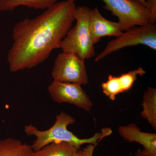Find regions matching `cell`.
Returning <instances> with one entry per match:
<instances>
[{"label":"cell","instance_id":"cell-1","mask_svg":"<svg viewBox=\"0 0 156 156\" xmlns=\"http://www.w3.org/2000/svg\"><path fill=\"white\" fill-rule=\"evenodd\" d=\"M76 9L74 2L63 0L35 18L16 23L7 57L10 71L33 68L46 61L53 50L60 49L75 20Z\"/></svg>","mask_w":156,"mask_h":156},{"label":"cell","instance_id":"cell-2","mask_svg":"<svg viewBox=\"0 0 156 156\" xmlns=\"http://www.w3.org/2000/svg\"><path fill=\"white\" fill-rule=\"evenodd\" d=\"M75 119L65 112L57 115L54 125L48 130L41 131L32 125H26L24 130L27 136H35L31 146L34 151L40 150L52 143L66 142L80 149L85 144L95 145L99 140L112 133L110 129H103L100 133H95L92 137L81 139L68 129V126L76 122Z\"/></svg>","mask_w":156,"mask_h":156},{"label":"cell","instance_id":"cell-3","mask_svg":"<svg viewBox=\"0 0 156 156\" xmlns=\"http://www.w3.org/2000/svg\"><path fill=\"white\" fill-rule=\"evenodd\" d=\"M91 11V9L87 6L76 7V25L68 31L60 48L63 52L74 53L85 60L96 54L89 28Z\"/></svg>","mask_w":156,"mask_h":156},{"label":"cell","instance_id":"cell-4","mask_svg":"<svg viewBox=\"0 0 156 156\" xmlns=\"http://www.w3.org/2000/svg\"><path fill=\"white\" fill-rule=\"evenodd\" d=\"M142 45L156 50V25L136 26L123 32L119 36L108 42L105 48L96 56V62L112 53L126 47Z\"/></svg>","mask_w":156,"mask_h":156},{"label":"cell","instance_id":"cell-5","mask_svg":"<svg viewBox=\"0 0 156 156\" xmlns=\"http://www.w3.org/2000/svg\"><path fill=\"white\" fill-rule=\"evenodd\" d=\"M103 8L118 17L122 31L136 26L151 24L146 7L136 0H101Z\"/></svg>","mask_w":156,"mask_h":156},{"label":"cell","instance_id":"cell-6","mask_svg":"<svg viewBox=\"0 0 156 156\" xmlns=\"http://www.w3.org/2000/svg\"><path fill=\"white\" fill-rule=\"evenodd\" d=\"M85 61L74 53L62 51L54 61L51 73L53 80L81 86L89 84Z\"/></svg>","mask_w":156,"mask_h":156},{"label":"cell","instance_id":"cell-7","mask_svg":"<svg viewBox=\"0 0 156 156\" xmlns=\"http://www.w3.org/2000/svg\"><path fill=\"white\" fill-rule=\"evenodd\" d=\"M49 95L56 103H68L90 112L93 103L80 84L53 80L48 88Z\"/></svg>","mask_w":156,"mask_h":156},{"label":"cell","instance_id":"cell-8","mask_svg":"<svg viewBox=\"0 0 156 156\" xmlns=\"http://www.w3.org/2000/svg\"><path fill=\"white\" fill-rule=\"evenodd\" d=\"M145 73L144 69L139 67L118 76L109 75L107 80L101 83L102 92L111 100L114 101L117 95L131 89L138 76H143Z\"/></svg>","mask_w":156,"mask_h":156},{"label":"cell","instance_id":"cell-9","mask_svg":"<svg viewBox=\"0 0 156 156\" xmlns=\"http://www.w3.org/2000/svg\"><path fill=\"white\" fill-rule=\"evenodd\" d=\"M118 132L124 140L128 142L138 143L143 147L141 152L147 156H156V134L141 131L134 123L120 126Z\"/></svg>","mask_w":156,"mask_h":156},{"label":"cell","instance_id":"cell-10","mask_svg":"<svg viewBox=\"0 0 156 156\" xmlns=\"http://www.w3.org/2000/svg\"><path fill=\"white\" fill-rule=\"evenodd\" d=\"M89 28L92 41L95 45L103 37H116L123 32L119 23L111 21L105 18L97 7L91 9Z\"/></svg>","mask_w":156,"mask_h":156},{"label":"cell","instance_id":"cell-11","mask_svg":"<svg viewBox=\"0 0 156 156\" xmlns=\"http://www.w3.org/2000/svg\"><path fill=\"white\" fill-rule=\"evenodd\" d=\"M60 1L61 0H0V12L12 11L20 6L36 10H46ZM68 1L75 2L76 0Z\"/></svg>","mask_w":156,"mask_h":156},{"label":"cell","instance_id":"cell-12","mask_svg":"<svg viewBox=\"0 0 156 156\" xmlns=\"http://www.w3.org/2000/svg\"><path fill=\"white\" fill-rule=\"evenodd\" d=\"M33 150L31 145L15 138L0 140V156H31Z\"/></svg>","mask_w":156,"mask_h":156},{"label":"cell","instance_id":"cell-13","mask_svg":"<svg viewBox=\"0 0 156 156\" xmlns=\"http://www.w3.org/2000/svg\"><path fill=\"white\" fill-rule=\"evenodd\" d=\"M141 104L142 111L140 115L147 121L154 130H156V89L148 87L144 93Z\"/></svg>","mask_w":156,"mask_h":156},{"label":"cell","instance_id":"cell-14","mask_svg":"<svg viewBox=\"0 0 156 156\" xmlns=\"http://www.w3.org/2000/svg\"><path fill=\"white\" fill-rule=\"evenodd\" d=\"M79 149L68 143H52L33 151L31 156H75Z\"/></svg>","mask_w":156,"mask_h":156},{"label":"cell","instance_id":"cell-15","mask_svg":"<svg viewBox=\"0 0 156 156\" xmlns=\"http://www.w3.org/2000/svg\"><path fill=\"white\" fill-rule=\"evenodd\" d=\"M146 7L150 14L151 24H155L156 21V0H145Z\"/></svg>","mask_w":156,"mask_h":156},{"label":"cell","instance_id":"cell-16","mask_svg":"<svg viewBox=\"0 0 156 156\" xmlns=\"http://www.w3.org/2000/svg\"><path fill=\"white\" fill-rule=\"evenodd\" d=\"M95 146L92 144H89L87 147L82 150H78L75 156H92Z\"/></svg>","mask_w":156,"mask_h":156},{"label":"cell","instance_id":"cell-17","mask_svg":"<svg viewBox=\"0 0 156 156\" xmlns=\"http://www.w3.org/2000/svg\"><path fill=\"white\" fill-rule=\"evenodd\" d=\"M135 156H147L143 154L141 152V150L140 149H138L136 151V153H135Z\"/></svg>","mask_w":156,"mask_h":156},{"label":"cell","instance_id":"cell-18","mask_svg":"<svg viewBox=\"0 0 156 156\" xmlns=\"http://www.w3.org/2000/svg\"><path fill=\"white\" fill-rule=\"evenodd\" d=\"M136 1H138V2H140V3L143 5H144L146 7V2L145 0H136Z\"/></svg>","mask_w":156,"mask_h":156}]
</instances>
